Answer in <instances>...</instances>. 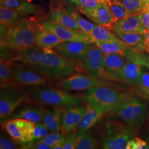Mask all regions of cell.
<instances>
[{
  "instance_id": "obj_1",
  "label": "cell",
  "mask_w": 149,
  "mask_h": 149,
  "mask_svg": "<svg viewBox=\"0 0 149 149\" xmlns=\"http://www.w3.org/2000/svg\"><path fill=\"white\" fill-rule=\"evenodd\" d=\"M10 56L7 60L27 64L49 80L62 79L78 71L74 62L65 59L53 49H43L36 45L23 51L13 50Z\"/></svg>"
},
{
  "instance_id": "obj_2",
  "label": "cell",
  "mask_w": 149,
  "mask_h": 149,
  "mask_svg": "<svg viewBox=\"0 0 149 149\" xmlns=\"http://www.w3.org/2000/svg\"><path fill=\"white\" fill-rule=\"evenodd\" d=\"M38 23L34 17H28L13 26L1 45L16 51H23L36 45V30Z\"/></svg>"
},
{
  "instance_id": "obj_3",
  "label": "cell",
  "mask_w": 149,
  "mask_h": 149,
  "mask_svg": "<svg viewBox=\"0 0 149 149\" xmlns=\"http://www.w3.org/2000/svg\"><path fill=\"white\" fill-rule=\"evenodd\" d=\"M28 98L33 101L53 107L80 106L83 98L65 90L50 87L34 88L28 92Z\"/></svg>"
},
{
  "instance_id": "obj_4",
  "label": "cell",
  "mask_w": 149,
  "mask_h": 149,
  "mask_svg": "<svg viewBox=\"0 0 149 149\" xmlns=\"http://www.w3.org/2000/svg\"><path fill=\"white\" fill-rule=\"evenodd\" d=\"M110 112L125 123L133 132L141 127L148 114L144 103L130 95Z\"/></svg>"
},
{
  "instance_id": "obj_5",
  "label": "cell",
  "mask_w": 149,
  "mask_h": 149,
  "mask_svg": "<svg viewBox=\"0 0 149 149\" xmlns=\"http://www.w3.org/2000/svg\"><path fill=\"white\" fill-rule=\"evenodd\" d=\"M129 95L104 85L87 90V102L100 108L106 113L111 111Z\"/></svg>"
},
{
  "instance_id": "obj_6",
  "label": "cell",
  "mask_w": 149,
  "mask_h": 149,
  "mask_svg": "<svg viewBox=\"0 0 149 149\" xmlns=\"http://www.w3.org/2000/svg\"><path fill=\"white\" fill-rule=\"evenodd\" d=\"M133 131L125 122L110 120L106 123L102 137V147L106 149H124Z\"/></svg>"
},
{
  "instance_id": "obj_7",
  "label": "cell",
  "mask_w": 149,
  "mask_h": 149,
  "mask_svg": "<svg viewBox=\"0 0 149 149\" xmlns=\"http://www.w3.org/2000/svg\"><path fill=\"white\" fill-rule=\"evenodd\" d=\"M28 98V93L13 84L1 85L0 119L1 124L7 120L16 108Z\"/></svg>"
},
{
  "instance_id": "obj_8",
  "label": "cell",
  "mask_w": 149,
  "mask_h": 149,
  "mask_svg": "<svg viewBox=\"0 0 149 149\" xmlns=\"http://www.w3.org/2000/svg\"><path fill=\"white\" fill-rule=\"evenodd\" d=\"M35 124L23 119L16 118L7 120L1 124L12 139L23 148L31 144Z\"/></svg>"
},
{
  "instance_id": "obj_9",
  "label": "cell",
  "mask_w": 149,
  "mask_h": 149,
  "mask_svg": "<svg viewBox=\"0 0 149 149\" xmlns=\"http://www.w3.org/2000/svg\"><path fill=\"white\" fill-rule=\"evenodd\" d=\"M13 84L21 86L37 87L47 84L48 78L24 63L12 64Z\"/></svg>"
},
{
  "instance_id": "obj_10",
  "label": "cell",
  "mask_w": 149,
  "mask_h": 149,
  "mask_svg": "<svg viewBox=\"0 0 149 149\" xmlns=\"http://www.w3.org/2000/svg\"><path fill=\"white\" fill-rule=\"evenodd\" d=\"M37 22L45 29L55 34L63 42L80 41L88 44L93 43L90 37L81 31L59 25L48 21L45 17L38 20Z\"/></svg>"
},
{
  "instance_id": "obj_11",
  "label": "cell",
  "mask_w": 149,
  "mask_h": 149,
  "mask_svg": "<svg viewBox=\"0 0 149 149\" xmlns=\"http://www.w3.org/2000/svg\"><path fill=\"white\" fill-rule=\"evenodd\" d=\"M91 44L70 41L60 43L53 50L65 59L74 63H82L85 60Z\"/></svg>"
},
{
  "instance_id": "obj_12",
  "label": "cell",
  "mask_w": 149,
  "mask_h": 149,
  "mask_svg": "<svg viewBox=\"0 0 149 149\" xmlns=\"http://www.w3.org/2000/svg\"><path fill=\"white\" fill-rule=\"evenodd\" d=\"M59 87L66 91L88 90L97 86L104 85L89 74H74L63 78L58 82Z\"/></svg>"
},
{
  "instance_id": "obj_13",
  "label": "cell",
  "mask_w": 149,
  "mask_h": 149,
  "mask_svg": "<svg viewBox=\"0 0 149 149\" xmlns=\"http://www.w3.org/2000/svg\"><path fill=\"white\" fill-rule=\"evenodd\" d=\"M104 54L96 44H91L85 60L81 63L82 68L87 74L97 80L102 79L103 72Z\"/></svg>"
},
{
  "instance_id": "obj_14",
  "label": "cell",
  "mask_w": 149,
  "mask_h": 149,
  "mask_svg": "<svg viewBox=\"0 0 149 149\" xmlns=\"http://www.w3.org/2000/svg\"><path fill=\"white\" fill-rule=\"evenodd\" d=\"M143 66L132 61L126 60L122 68L114 74H105L103 79L136 84L143 71Z\"/></svg>"
},
{
  "instance_id": "obj_15",
  "label": "cell",
  "mask_w": 149,
  "mask_h": 149,
  "mask_svg": "<svg viewBox=\"0 0 149 149\" xmlns=\"http://www.w3.org/2000/svg\"><path fill=\"white\" fill-rule=\"evenodd\" d=\"M0 5L1 7L10 8L26 16L33 15L37 21L47 15L42 6L33 4L28 0H0Z\"/></svg>"
},
{
  "instance_id": "obj_16",
  "label": "cell",
  "mask_w": 149,
  "mask_h": 149,
  "mask_svg": "<svg viewBox=\"0 0 149 149\" xmlns=\"http://www.w3.org/2000/svg\"><path fill=\"white\" fill-rule=\"evenodd\" d=\"M87 107L71 106L65 107L63 113L61 133L64 136L74 131L86 112Z\"/></svg>"
},
{
  "instance_id": "obj_17",
  "label": "cell",
  "mask_w": 149,
  "mask_h": 149,
  "mask_svg": "<svg viewBox=\"0 0 149 149\" xmlns=\"http://www.w3.org/2000/svg\"><path fill=\"white\" fill-rule=\"evenodd\" d=\"M83 117L76 128V133H82L89 130L100 120L106 113L100 108L88 102Z\"/></svg>"
},
{
  "instance_id": "obj_18",
  "label": "cell",
  "mask_w": 149,
  "mask_h": 149,
  "mask_svg": "<svg viewBox=\"0 0 149 149\" xmlns=\"http://www.w3.org/2000/svg\"><path fill=\"white\" fill-rule=\"evenodd\" d=\"M109 29L114 33H145L139 18V14L128 16L113 22L109 28Z\"/></svg>"
},
{
  "instance_id": "obj_19",
  "label": "cell",
  "mask_w": 149,
  "mask_h": 149,
  "mask_svg": "<svg viewBox=\"0 0 149 149\" xmlns=\"http://www.w3.org/2000/svg\"><path fill=\"white\" fill-rule=\"evenodd\" d=\"M45 18L49 21L64 27L81 31L80 27L74 21V19L66 13L64 9V6L61 8H56L50 6V10L48 13H47Z\"/></svg>"
},
{
  "instance_id": "obj_20",
  "label": "cell",
  "mask_w": 149,
  "mask_h": 149,
  "mask_svg": "<svg viewBox=\"0 0 149 149\" xmlns=\"http://www.w3.org/2000/svg\"><path fill=\"white\" fill-rule=\"evenodd\" d=\"M119 38L128 48L136 52H146V34L116 32Z\"/></svg>"
},
{
  "instance_id": "obj_21",
  "label": "cell",
  "mask_w": 149,
  "mask_h": 149,
  "mask_svg": "<svg viewBox=\"0 0 149 149\" xmlns=\"http://www.w3.org/2000/svg\"><path fill=\"white\" fill-rule=\"evenodd\" d=\"M35 41L36 45L45 50H52L63 42L55 34L45 29L39 23L36 30Z\"/></svg>"
},
{
  "instance_id": "obj_22",
  "label": "cell",
  "mask_w": 149,
  "mask_h": 149,
  "mask_svg": "<svg viewBox=\"0 0 149 149\" xmlns=\"http://www.w3.org/2000/svg\"><path fill=\"white\" fill-rule=\"evenodd\" d=\"M86 17L98 25L108 29L113 23V17L106 2H100L95 9L87 13Z\"/></svg>"
},
{
  "instance_id": "obj_23",
  "label": "cell",
  "mask_w": 149,
  "mask_h": 149,
  "mask_svg": "<svg viewBox=\"0 0 149 149\" xmlns=\"http://www.w3.org/2000/svg\"><path fill=\"white\" fill-rule=\"evenodd\" d=\"M64 108L54 107L51 109H44L42 122L50 132H58L61 131Z\"/></svg>"
},
{
  "instance_id": "obj_24",
  "label": "cell",
  "mask_w": 149,
  "mask_h": 149,
  "mask_svg": "<svg viewBox=\"0 0 149 149\" xmlns=\"http://www.w3.org/2000/svg\"><path fill=\"white\" fill-rule=\"evenodd\" d=\"M126 61L124 56L118 54H104L103 60V72L102 79L105 74L118 72L124 65Z\"/></svg>"
},
{
  "instance_id": "obj_25",
  "label": "cell",
  "mask_w": 149,
  "mask_h": 149,
  "mask_svg": "<svg viewBox=\"0 0 149 149\" xmlns=\"http://www.w3.org/2000/svg\"><path fill=\"white\" fill-rule=\"evenodd\" d=\"M44 109L38 107H27L12 114L9 118L10 119L20 118L34 123H40L43 120Z\"/></svg>"
},
{
  "instance_id": "obj_26",
  "label": "cell",
  "mask_w": 149,
  "mask_h": 149,
  "mask_svg": "<svg viewBox=\"0 0 149 149\" xmlns=\"http://www.w3.org/2000/svg\"><path fill=\"white\" fill-rule=\"evenodd\" d=\"M111 30L107 27L100 25H95L92 31L88 36L94 43L96 42H106L116 40L119 38L116 33H112Z\"/></svg>"
},
{
  "instance_id": "obj_27",
  "label": "cell",
  "mask_w": 149,
  "mask_h": 149,
  "mask_svg": "<svg viewBox=\"0 0 149 149\" xmlns=\"http://www.w3.org/2000/svg\"><path fill=\"white\" fill-rule=\"evenodd\" d=\"M94 44L100 48L104 54H118L123 56L125 50L128 48L119 38L106 42H96Z\"/></svg>"
},
{
  "instance_id": "obj_28",
  "label": "cell",
  "mask_w": 149,
  "mask_h": 149,
  "mask_svg": "<svg viewBox=\"0 0 149 149\" xmlns=\"http://www.w3.org/2000/svg\"><path fill=\"white\" fill-rule=\"evenodd\" d=\"M28 17L31 16L23 15L10 8L5 7H1L0 8L1 23H3L10 26L13 27L16 23Z\"/></svg>"
},
{
  "instance_id": "obj_29",
  "label": "cell",
  "mask_w": 149,
  "mask_h": 149,
  "mask_svg": "<svg viewBox=\"0 0 149 149\" xmlns=\"http://www.w3.org/2000/svg\"><path fill=\"white\" fill-rule=\"evenodd\" d=\"M98 143L90 131L76 133L74 149H96Z\"/></svg>"
},
{
  "instance_id": "obj_30",
  "label": "cell",
  "mask_w": 149,
  "mask_h": 149,
  "mask_svg": "<svg viewBox=\"0 0 149 149\" xmlns=\"http://www.w3.org/2000/svg\"><path fill=\"white\" fill-rule=\"evenodd\" d=\"M64 7L66 13L74 19L82 32L88 35L92 31L95 25L84 18L76 8L68 5H64Z\"/></svg>"
},
{
  "instance_id": "obj_31",
  "label": "cell",
  "mask_w": 149,
  "mask_h": 149,
  "mask_svg": "<svg viewBox=\"0 0 149 149\" xmlns=\"http://www.w3.org/2000/svg\"><path fill=\"white\" fill-rule=\"evenodd\" d=\"M123 56L126 60L136 63L149 70V56L144 52L134 51L128 48L125 50Z\"/></svg>"
},
{
  "instance_id": "obj_32",
  "label": "cell",
  "mask_w": 149,
  "mask_h": 149,
  "mask_svg": "<svg viewBox=\"0 0 149 149\" xmlns=\"http://www.w3.org/2000/svg\"><path fill=\"white\" fill-rule=\"evenodd\" d=\"M105 2L112 14L113 23L128 17L125 8L118 0H106Z\"/></svg>"
},
{
  "instance_id": "obj_33",
  "label": "cell",
  "mask_w": 149,
  "mask_h": 149,
  "mask_svg": "<svg viewBox=\"0 0 149 149\" xmlns=\"http://www.w3.org/2000/svg\"><path fill=\"white\" fill-rule=\"evenodd\" d=\"M12 65L8 60L1 59L0 63V81L1 85L7 84H13Z\"/></svg>"
},
{
  "instance_id": "obj_34",
  "label": "cell",
  "mask_w": 149,
  "mask_h": 149,
  "mask_svg": "<svg viewBox=\"0 0 149 149\" xmlns=\"http://www.w3.org/2000/svg\"><path fill=\"white\" fill-rule=\"evenodd\" d=\"M74 1L76 4V9L85 15L95 9L100 3L97 0H74Z\"/></svg>"
},
{
  "instance_id": "obj_35",
  "label": "cell",
  "mask_w": 149,
  "mask_h": 149,
  "mask_svg": "<svg viewBox=\"0 0 149 149\" xmlns=\"http://www.w3.org/2000/svg\"><path fill=\"white\" fill-rule=\"evenodd\" d=\"M125 8L127 16L138 15L142 12L139 0H118Z\"/></svg>"
},
{
  "instance_id": "obj_36",
  "label": "cell",
  "mask_w": 149,
  "mask_h": 149,
  "mask_svg": "<svg viewBox=\"0 0 149 149\" xmlns=\"http://www.w3.org/2000/svg\"><path fill=\"white\" fill-rule=\"evenodd\" d=\"M49 131V130H48V128H47V127L43 123H41V122L36 123L31 144L43 139L44 138L48 135Z\"/></svg>"
},
{
  "instance_id": "obj_37",
  "label": "cell",
  "mask_w": 149,
  "mask_h": 149,
  "mask_svg": "<svg viewBox=\"0 0 149 149\" xmlns=\"http://www.w3.org/2000/svg\"><path fill=\"white\" fill-rule=\"evenodd\" d=\"M58 132H51V133L48 134V135L46 136L43 139L40 140L39 141L42 142L44 144L48 145L52 149L56 144L59 143L64 140L65 136L61 133H60Z\"/></svg>"
},
{
  "instance_id": "obj_38",
  "label": "cell",
  "mask_w": 149,
  "mask_h": 149,
  "mask_svg": "<svg viewBox=\"0 0 149 149\" xmlns=\"http://www.w3.org/2000/svg\"><path fill=\"white\" fill-rule=\"evenodd\" d=\"M136 85L139 89L147 97H149V72L142 71L139 77Z\"/></svg>"
},
{
  "instance_id": "obj_39",
  "label": "cell",
  "mask_w": 149,
  "mask_h": 149,
  "mask_svg": "<svg viewBox=\"0 0 149 149\" xmlns=\"http://www.w3.org/2000/svg\"><path fill=\"white\" fill-rule=\"evenodd\" d=\"M149 148L148 145L144 140L136 137L133 139L129 140L125 144V149H143Z\"/></svg>"
},
{
  "instance_id": "obj_40",
  "label": "cell",
  "mask_w": 149,
  "mask_h": 149,
  "mask_svg": "<svg viewBox=\"0 0 149 149\" xmlns=\"http://www.w3.org/2000/svg\"><path fill=\"white\" fill-rule=\"evenodd\" d=\"M16 141L13 139L8 138L7 136L2 135L0 139V149H19L18 145Z\"/></svg>"
},
{
  "instance_id": "obj_41",
  "label": "cell",
  "mask_w": 149,
  "mask_h": 149,
  "mask_svg": "<svg viewBox=\"0 0 149 149\" xmlns=\"http://www.w3.org/2000/svg\"><path fill=\"white\" fill-rule=\"evenodd\" d=\"M76 134L74 131L70 132L65 135L63 149H74L75 146Z\"/></svg>"
},
{
  "instance_id": "obj_42",
  "label": "cell",
  "mask_w": 149,
  "mask_h": 149,
  "mask_svg": "<svg viewBox=\"0 0 149 149\" xmlns=\"http://www.w3.org/2000/svg\"><path fill=\"white\" fill-rule=\"evenodd\" d=\"M139 18L144 28L145 33L149 31V10L146 8L145 10L139 13Z\"/></svg>"
},
{
  "instance_id": "obj_43",
  "label": "cell",
  "mask_w": 149,
  "mask_h": 149,
  "mask_svg": "<svg viewBox=\"0 0 149 149\" xmlns=\"http://www.w3.org/2000/svg\"><path fill=\"white\" fill-rule=\"evenodd\" d=\"M22 149H50L51 147L48 145L44 144L39 141L33 143L32 144H28L26 146L22 148Z\"/></svg>"
},
{
  "instance_id": "obj_44",
  "label": "cell",
  "mask_w": 149,
  "mask_h": 149,
  "mask_svg": "<svg viewBox=\"0 0 149 149\" xmlns=\"http://www.w3.org/2000/svg\"><path fill=\"white\" fill-rule=\"evenodd\" d=\"M1 28V42L4 40L8 36L12 27L3 23L0 24Z\"/></svg>"
},
{
  "instance_id": "obj_45",
  "label": "cell",
  "mask_w": 149,
  "mask_h": 149,
  "mask_svg": "<svg viewBox=\"0 0 149 149\" xmlns=\"http://www.w3.org/2000/svg\"><path fill=\"white\" fill-rule=\"evenodd\" d=\"M60 2H61L64 5H68L74 7L76 8V4L74 2V0H59Z\"/></svg>"
},
{
  "instance_id": "obj_46",
  "label": "cell",
  "mask_w": 149,
  "mask_h": 149,
  "mask_svg": "<svg viewBox=\"0 0 149 149\" xmlns=\"http://www.w3.org/2000/svg\"><path fill=\"white\" fill-rule=\"evenodd\" d=\"M139 1L142 8V11L145 10L149 6V0H139Z\"/></svg>"
},
{
  "instance_id": "obj_47",
  "label": "cell",
  "mask_w": 149,
  "mask_h": 149,
  "mask_svg": "<svg viewBox=\"0 0 149 149\" xmlns=\"http://www.w3.org/2000/svg\"><path fill=\"white\" fill-rule=\"evenodd\" d=\"M148 8V10H149V6H148V8Z\"/></svg>"
},
{
  "instance_id": "obj_48",
  "label": "cell",
  "mask_w": 149,
  "mask_h": 149,
  "mask_svg": "<svg viewBox=\"0 0 149 149\" xmlns=\"http://www.w3.org/2000/svg\"></svg>"
}]
</instances>
